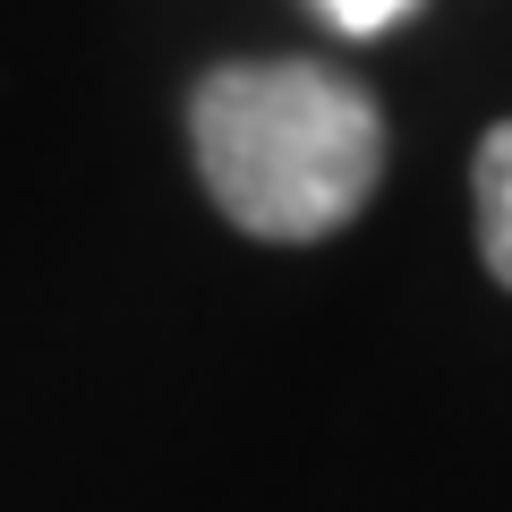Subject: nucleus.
Wrapping results in <instances>:
<instances>
[{"label": "nucleus", "mask_w": 512, "mask_h": 512, "mask_svg": "<svg viewBox=\"0 0 512 512\" xmlns=\"http://www.w3.org/2000/svg\"><path fill=\"white\" fill-rule=\"evenodd\" d=\"M188 146L214 205L248 239L308 248L342 231L384 180V111L316 60H239L197 77Z\"/></svg>", "instance_id": "nucleus-1"}, {"label": "nucleus", "mask_w": 512, "mask_h": 512, "mask_svg": "<svg viewBox=\"0 0 512 512\" xmlns=\"http://www.w3.org/2000/svg\"><path fill=\"white\" fill-rule=\"evenodd\" d=\"M470 188H478V248H487V274L512 291V120L487 128Z\"/></svg>", "instance_id": "nucleus-2"}, {"label": "nucleus", "mask_w": 512, "mask_h": 512, "mask_svg": "<svg viewBox=\"0 0 512 512\" xmlns=\"http://www.w3.org/2000/svg\"><path fill=\"white\" fill-rule=\"evenodd\" d=\"M316 9H325L333 26H350V35H376V26H393L410 9V0H316Z\"/></svg>", "instance_id": "nucleus-3"}]
</instances>
